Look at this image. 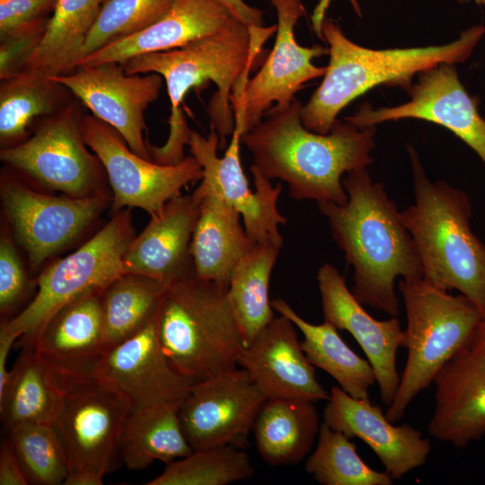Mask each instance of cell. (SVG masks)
<instances>
[{"label":"cell","instance_id":"e0dca14e","mask_svg":"<svg viewBox=\"0 0 485 485\" xmlns=\"http://www.w3.org/2000/svg\"><path fill=\"white\" fill-rule=\"evenodd\" d=\"M408 91L409 101L375 110L367 102L344 120L363 128L401 119H417L443 126L469 146L485 163V119L479 99L471 96L451 64H440L419 74Z\"/></svg>","mask_w":485,"mask_h":485},{"label":"cell","instance_id":"4dcf8cb0","mask_svg":"<svg viewBox=\"0 0 485 485\" xmlns=\"http://www.w3.org/2000/svg\"><path fill=\"white\" fill-rule=\"evenodd\" d=\"M180 405L131 411L119 442L120 458L128 469H145L155 461L166 464L193 452L181 428Z\"/></svg>","mask_w":485,"mask_h":485},{"label":"cell","instance_id":"5b68a950","mask_svg":"<svg viewBox=\"0 0 485 485\" xmlns=\"http://www.w3.org/2000/svg\"><path fill=\"white\" fill-rule=\"evenodd\" d=\"M414 204L400 212L420 259L423 278L455 289L485 313V243L472 231L467 194L444 181H431L412 146Z\"/></svg>","mask_w":485,"mask_h":485},{"label":"cell","instance_id":"ac0fdd59","mask_svg":"<svg viewBox=\"0 0 485 485\" xmlns=\"http://www.w3.org/2000/svg\"><path fill=\"white\" fill-rule=\"evenodd\" d=\"M158 314L139 331L107 349L95 370L128 397L131 411L181 404L194 384L165 356L159 340Z\"/></svg>","mask_w":485,"mask_h":485},{"label":"cell","instance_id":"277c9868","mask_svg":"<svg viewBox=\"0 0 485 485\" xmlns=\"http://www.w3.org/2000/svg\"><path fill=\"white\" fill-rule=\"evenodd\" d=\"M329 44L330 61L323 80L301 110L304 126L327 134L340 110L377 85L409 91L415 75L440 64L463 63L485 34L482 24L463 31L459 39L441 46L370 49L348 39L331 19L321 25Z\"/></svg>","mask_w":485,"mask_h":485},{"label":"cell","instance_id":"52a82bcc","mask_svg":"<svg viewBox=\"0 0 485 485\" xmlns=\"http://www.w3.org/2000/svg\"><path fill=\"white\" fill-rule=\"evenodd\" d=\"M407 318V359L386 417L399 422L411 401L428 389L444 366L472 345L482 313L467 297L451 295L423 278L398 283Z\"/></svg>","mask_w":485,"mask_h":485},{"label":"cell","instance_id":"44dd1931","mask_svg":"<svg viewBox=\"0 0 485 485\" xmlns=\"http://www.w3.org/2000/svg\"><path fill=\"white\" fill-rule=\"evenodd\" d=\"M295 327L287 317L275 316L243 348L238 365L248 372L266 399L327 401L330 393L318 382Z\"/></svg>","mask_w":485,"mask_h":485},{"label":"cell","instance_id":"4316f807","mask_svg":"<svg viewBox=\"0 0 485 485\" xmlns=\"http://www.w3.org/2000/svg\"><path fill=\"white\" fill-rule=\"evenodd\" d=\"M320 426L314 402L273 398L261 405L251 432L263 461L271 466H290L308 455Z\"/></svg>","mask_w":485,"mask_h":485},{"label":"cell","instance_id":"7a4b0ae2","mask_svg":"<svg viewBox=\"0 0 485 485\" xmlns=\"http://www.w3.org/2000/svg\"><path fill=\"white\" fill-rule=\"evenodd\" d=\"M348 202H317L331 235L353 267L352 294L363 305L390 317L400 313L394 283L423 278L413 240L401 222L396 204L384 185L374 182L366 168L342 178Z\"/></svg>","mask_w":485,"mask_h":485},{"label":"cell","instance_id":"f6af8a7d","mask_svg":"<svg viewBox=\"0 0 485 485\" xmlns=\"http://www.w3.org/2000/svg\"><path fill=\"white\" fill-rule=\"evenodd\" d=\"M472 346L485 352V313L482 316Z\"/></svg>","mask_w":485,"mask_h":485},{"label":"cell","instance_id":"d590c367","mask_svg":"<svg viewBox=\"0 0 485 485\" xmlns=\"http://www.w3.org/2000/svg\"><path fill=\"white\" fill-rule=\"evenodd\" d=\"M249 455L240 447L224 445L193 450L166 463L147 485H227L254 475Z\"/></svg>","mask_w":485,"mask_h":485},{"label":"cell","instance_id":"60d3db41","mask_svg":"<svg viewBox=\"0 0 485 485\" xmlns=\"http://www.w3.org/2000/svg\"><path fill=\"white\" fill-rule=\"evenodd\" d=\"M57 0H0V34L43 20Z\"/></svg>","mask_w":485,"mask_h":485},{"label":"cell","instance_id":"1f68e13d","mask_svg":"<svg viewBox=\"0 0 485 485\" xmlns=\"http://www.w3.org/2000/svg\"><path fill=\"white\" fill-rule=\"evenodd\" d=\"M70 91L51 77L22 71L0 84V141L4 147L25 140L34 119L56 114L70 102ZM72 94V93H71Z\"/></svg>","mask_w":485,"mask_h":485},{"label":"cell","instance_id":"9a60e30c","mask_svg":"<svg viewBox=\"0 0 485 485\" xmlns=\"http://www.w3.org/2000/svg\"><path fill=\"white\" fill-rule=\"evenodd\" d=\"M265 401L248 372L237 367L195 383L180 405L179 418L193 450L242 448Z\"/></svg>","mask_w":485,"mask_h":485},{"label":"cell","instance_id":"4fadbf2b","mask_svg":"<svg viewBox=\"0 0 485 485\" xmlns=\"http://www.w3.org/2000/svg\"><path fill=\"white\" fill-rule=\"evenodd\" d=\"M241 136L234 130L225 154L219 157V136L214 128H210L207 137L191 131L188 146L203 170L201 181L193 192L198 198L216 195L234 207L242 216L248 236L255 243L282 247L283 238L278 228L287 223V218L278 209L282 185L273 186L252 164L250 168L255 185L252 191L241 163Z\"/></svg>","mask_w":485,"mask_h":485},{"label":"cell","instance_id":"8fae6325","mask_svg":"<svg viewBox=\"0 0 485 485\" xmlns=\"http://www.w3.org/2000/svg\"><path fill=\"white\" fill-rule=\"evenodd\" d=\"M269 2L278 18L273 48L253 77L247 75L236 83L230 97L234 131L241 137L253 128L270 108L288 106L305 83L326 72V66H314L313 59L329 54V48L320 45L303 47L295 37V26L305 14L303 0Z\"/></svg>","mask_w":485,"mask_h":485},{"label":"cell","instance_id":"cb8c5ba5","mask_svg":"<svg viewBox=\"0 0 485 485\" xmlns=\"http://www.w3.org/2000/svg\"><path fill=\"white\" fill-rule=\"evenodd\" d=\"M102 293L90 291L65 305L32 348L58 375L93 373L106 352Z\"/></svg>","mask_w":485,"mask_h":485},{"label":"cell","instance_id":"3957f363","mask_svg":"<svg viewBox=\"0 0 485 485\" xmlns=\"http://www.w3.org/2000/svg\"><path fill=\"white\" fill-rule=\"evenodd\" d=\"M302 108L297 98L285 108H270L241 143L267 178L287 184L294 199L345 205L342 175L372 163L375 126L360 128L337 119L329 133L319 134L304 126Z\"/></svg>","mask_w":485,"mask_h":485},{"label":"cell","instance_id":"7bdbcfd3","mask_svg":"<svg viewBox=\"0 0 485 485\" xmlns=\"http://www.w3.org/2000/svg\"><path fill=\"white\" fill-rule=\"evenodd\" d=\"M236 19L248 27H262L264 24L263 13L251 6L243 0H219Z\"/></svg>","mask_w":485,"mask_h":485},{"label":"cell","instance_id":"8d00e7d4","mask_svg":"<svg viewBox=\"0 0 485 485\" xmlns=\"http://www.w3.org/2000/svg\"><path fill=\"white\" fill-rule=\"evenodd\" d=\"M7 431L28 484H65L68 463L61 440L51 424L27 423Z\"/></svg>","mask_w":485,"mask_h":485},{"label":"cell","instance_id":"f546056e","mask_svg":"<svg viewBox=\"0 0 485 485\" xmlns=\"http://www.w3.org/2000/svg\"><path fill=\"white\" fill-rule=\"evenodd\" d=\"M106 1L57 0L42 40L28 59L24 70L49 77L73 72L77 67L85 40Z\"/></svg>","mask_w":485,"mask_h":485},{"label":"cell","instance_id":"d4e9b609","mask_svg":"<svg viewBox=\"0 0 485 485\" xmlns=\"http://www.w3.org/2000/svg\"><path fill=\"white\" fill-rule=\"evenodd\" d=\"M232 16L219 0H175L160 20L93 52L78 66L110 62L122 65L139 55L178 48L219 32Z\"/></svg>","mask_w":485,"mask_h":485},{"label":"cell","instance_id":"484cf974","mask_svg":"<svg viewBox=\"0 0 485 485\" xmlns=\"http://www.w3.org/2000/svg\"><path fill=\"white\" fill-rule=\"evenodd\" d=\"M198 198L199 215L190 249L195 276L229 286L237 265L256 243L234 207L214 194Z\"/></svg>","mask_w":485,"mask_h":485},{"label":"cell","instance_id":"83f0119b","mask_svg":"<svg viewBox=\"0 0 485 485\" xmlns=\"http://www.w3.org/2000/svg\"><path fill=\"white\" fill-rule=\"evenodd\" d=\"M63 393L59 375L32 348H22L0 392L1 421L8 430L27 423H53Z\"/></svg>","mask_w":485,"mask_h":485},{"label":"cell","instance_id":"5bb4252c","mask_svg":"<svg viewBox=\"0 0 485 485\" xmlns=\"http://www.w3.org/2000/svg\"><path fill=\"white\" fill-rule=\"evenodd\" d=\"M0 195L15 239L33 269L80 235L109 201L105 193L83 198L41 193L9 173L1 177Z\"/></svg>","mask_w":485,"mask_h":485},{"label":"cell","instance_id":"6da1fadb","mask_svg":"<svg viewBox=\"0 0 485 485\" xmlns=\"http://www.w3.org/2000/svg\"><path fill=\"white\" fill-rule=\"evenodd\" d=\"M277 31L270 27H248L232 16L219 32L198 39L183 47L134 57L122 64L128 74L160 75L165 82L171 103L169 136L162 146L148 144L152 161L163 165L177 164L184 156L191 129L181 109L186 93L193 87L213 81L217 92L207 112L210 128L219 136V147L234 130L230 97L236 83L249 75L262 55L263 43Z\"/></svg>","mask_w":485,"mask_h":485},{"label":"cell","instance_id":"ee69618b","mask_svg":"<svg viewBox=\"0 0 485 485\" xmlns=\"http://www.w3.org/2000/svg\"><path fill=\"white\" fill-rule=\"evenodd\" d=\"M18 339L15 334L0 329V392L4 390L10 375L6 367L8 355Z\"/></svg>","mask_w":485,"mask_h":485},{"label":"cell","instance_id":"d6986e66","mask_svg":"<svg viewBox=\"0 0 485 485\" xmlns=\"http://www.w3.org/2000/svg\"><path fill=\"white\" fill-rule=\"evenodd\" d=\"M316 278L324 321L338 330L347 331L357 340L375 371L381 401L389 407L401 379L397 351L405 346V333L399 319L392 316L379 321L371 316L331 264L322 265Z\"/></svg>","mask_w":485,"mask_h":485},{"label":"cell","instance_id":"f35d334b","mask_svg":"<svg viewBox=\"0 0 485 485\" xmlns=\"http://www.w3.org/2000/svg\"><path fill=\"white\" fill-rule=\"evenodd\" d=\"M48 21L43 19L0 34L1 80L24 70L28 59L42 40Z\"/></svg>","mask_w":485,"mask_h":485},{"label":"cell","instance_id":"ab89813d","mask_svg":"<svg viewBox=\"0 0 485 485\" xmlns=\"http://www.w3.org/2000/svg\"><path fill=\"white\" fill-rule=\"evenodd\" d=\"M28 279L15 246L5 233L0 240V312L4 320L14 316L27 295Z\"/></svg>","mask_w":485,"mask_h":485},{"label":"cell","instance_id":"8992f818","mask_svg":"<svg viewBox=\"0 0 485 485\" xmlns=\"http://www.w3.org/2000/svg\"><path fill=\"white\" fill-rule=\"evenodd\" d=\"M158 334L170 363L194 384L237 368L246 346L228 286L196 276L168 286L159 309Z\"/></svg>","mask_w":485,"mask_h":485},{"label":"cell","instance_id":"f1b7e54d","mask_svg":"<svg viewBox=\"0 0 485 485\" xmlns=\"http://www.w3.org/2000/svg\"><path fill=\"white\" fill-rule=\"evenodd\" d=\"M274 311L289 319L302 332L301 347L310 363L330 375L348 394L370 399L369 389L376 383L367 359L356 354L331 323L313 324L302 318L285 300L271 301Z\"/></svg>","mask_w":485,"mask_h":485},{"label":"cell","instance_id":"2e32d148","mask_svg":"<svg viewBox=\"0 0 485 485\" xmlns=\"http://www.w3.org/2000/svg\"><path fill=\"white\" fill-rule=\"evenodd\" d=\"M50 77L114 128L134 153L152 161L144 139V112L159 96L163 81L160 75L128 74L121 64L110 62L79 65L69 74Z\"/></svg>","mask_w":485,"mask_h":485},{"label":"cell","instance_id":"bcb514c9","mask_svg":"<svg viewBox=\"0 0 485 485\" xmlns=\"http://www.w3.org/2000/svg\"><path fill=\"white\" fill-rule=\"evenodd\" d=\"M459 2L461 3H464V2H470L472 0H458ZM475 3H477L478 4L480 5H482L485 7V0H473Z\"/></svg>","mask_w":485,"mask_h":485},{"label":"cell","instance_id":"ffe728a7","mask_svg":"<svg viewBox=\"0 0 485 485\" xmlns=\"http://www.w3.org/2000/svg\"><path fill=\"white\" fill-rule=\"evenodd\" d=\"M322 416L332 429L366 443L393 481L423 466L430 454L431 443L420 430L395 425L370 399L352 397L340 386L331 389Z\"/></svg>","mask_w":485,"mask_h":485},{"label":"cell","instance_id":"d6a6232c","mask_svg":"<svg viewBox=\"0 0 485 485\" xmlns=\"http://www.w3.org/2000/svg\"><path fill=\"white\" fill-rule=\"evenodd\" d=\"M280 249L270 243H256L230 280L229 300L246 346L275 317L269 285Z\"/></svg>","mask_w":485,"mask_h":485},{"label":"cell","instance_id":"836d02e7","mask_svg":"<svg viewBox=\"0 0 485 485\" xmlns=\"http://www.w3.org/2000/svg\"><path fill=\"white\" fill-rule=\"evenodd\" d=\"M168 286L155 279L124 274L102 293L106 350L131 337L159 312Z\"/></svg>","mask_w":485,"mask_h":485},{"label":"cell","instance_id":"30bf717a","mask_svg":"<svg viewBox=\"0 0 485 485\" xmlns=\"http://www.w3.org/2000/svg\"><path fill=\"white\" fill-rule=\"evenodd\" d=\"M84 116L73 101L45 117L33 135L0 151V159L43 186L70 197L102 194L103 166L85 143Z\"/></svg>","mask_w":485,"mask_h":485},{"label":"cell","instance_id":"e575fe53","mask_svg":"<svg viewBox=\"0 0 485 485\" xmlns=\"http://www.w3.org/2000/svg\"><path fill=\"white\" fill-rule=\"evenodd\" d=\"M304 469L322 485H392L394 481L386 472L367 465L350 438L323 421Z\"/></svg>","mask_w":485,"mask_h":485},{"label":"cell","instance_id":"b9f144b4","mask_svg":"<svg viewBox=\"0 0 485 485\" xmlns=\"http://www.w3.org/2000/svg\"><path fill=\"white\" fill-rule=\"evenodd\" d=\"M0 485H28L22 464L9 436L0 445Z\"/></svg>","mask_w":485,"mask_h":485},{"label":"cell","instance_id":"74e56055","mask_svg":"<svg viewBox=\"0 0 485 485\" xmlns=\"http://www.w3.org/2000/svg\"><path fill=\"white\" fill-rule=\"evenodd\" d=\"M174 2L175 0H107L85 40L78 64L102 47L149 27L160 20Z\"/></svg>","mask_w":485,"mask_h":485},{"label":"cell","instance_id":"9c48e42d","mask_svg":"<svg viewBox=\"0 0 485 485\" xmlns=\"http://www.w3.org/2000/svg\"><path fill=\"white\" fill-rule=\"evenodd\" d=\"M129 208L115 212L90 240L39 276L32 300L0 329L18 336L21 348H33L45 326L65 305L93 290L104 291L125 274L123 259L134 239Z\"/></svg>","mask_w":485,"mask_h":485},{"label":"cell","instance_id":"7c38bea8","mask_svg":"<svg viewBox=\"0 0 485 485\" xmlns=\"http://www.w3.org/2000/svg\"><path fill=\"white\" fill-rule=\"evenodd\" d=\"M85 143L101 163L113 192L114 212L137 207L151 217L183 188L202 179L203 170L192 155L172 165H163L134 153L123 137L93 115L84 117Z\"/></svg>","mask_w":485,"mask_h":485},{"label":"cell","instance_id":"ba28073f","mask_svg":"<svg viewBox=\"0 0 485 485\" xmlns=\"http://www.w3.org/2000/svg\"><path fill=\"white\" fill-rule=\"evenodd\" d=\"M59 376L63 393L52 425L67 459L65 485H101L121 460L119 442L130 401L96 371Z\"/></svg>","mask_w":485,"mask_h":485},{"label":"cell","instance_id":"7402d4cb","mask_svg":"<svg viewBox=\"0 0 485 485\" xmlns=\"http://www.w3.org/2000/svg\"><path fill=\"white\" fill-rule=\"evenodd\" d=\"M199 205L193 192L169 200L130 242L123 259L125 274L145 276L167 286L195 276L190 249Z\"/></svg>","mask_w":485,"mask_h":485},{"label":"cell","instance_id":"603a6c76","mask_svg":"<svg viewBox=\"0 0 485 485\" xmlns=\"http://www.w3.org/2000/svg\"><path fill=\"white\" fill-rule=\"evenodd\" d=\"M435 407L430 436L459 448L485 435V352L470 346L434 380Z\"/></svg>","mask_w":485,"mask_h":485}]
</instances>
